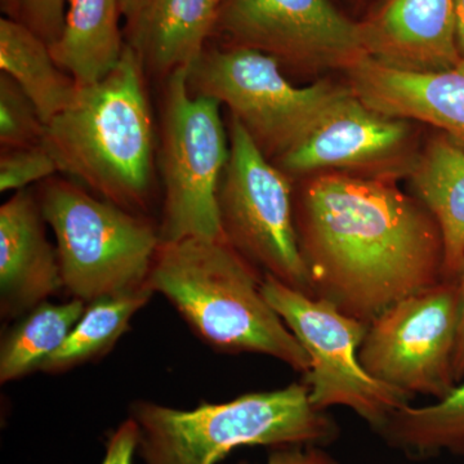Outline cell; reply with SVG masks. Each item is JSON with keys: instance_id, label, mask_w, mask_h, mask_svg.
Segmentation results:
<instances>
[{"instance_id": "1", "label": "cell", "mask_w": 464, "mask_h": 464, "mask_svg": "<svg viewBox=\"0 0 464 464\" xmlns=\"http://www.w3.org/2000/svg\"><path fill=\"white\" fill-rule=\"evenodd\" d=\"M295 219L314 297L360 322L444 280L438 222L389 181L314 177Z\"/></svg>"}, {"instance_id": "2", "label": "cell", "mask_w": 464, "mask_h": 464, "mask_svg": "<svg viewBox=\"0 0 464 464\" xmlns=\"http://www.w3.org/2000/svg\"><path fill=\"white\" fill-rule=\"evenodd\" d=\"M145 72L136 50L125 45L105 79L78 85L70 105L45 125L42 142L58 172L137 215L148 207L154 181L155 134Z\"/></svg>"}, {"instance_id": "3", "label": "cell", "mask_w": 464, "mask_h": 464, "mask_svg": "<svg viewBox=\"0 0 464 464\" xmlns=\"http://www.w3.org/2000/svg\"><path fill=\"white\" fill-rule=\"evenodd\" d=\"M262 282L258 268L226 237H188L161 241L146 286L210 346L274 357L306 375L310 356L265 298Z\"/></svg>"}, {"instance_id": "4", "label": "cell", "mask_w": 464, "mask_h": 464, "mask_svg": "<svg viewBox=\"0 0 464 464\" xmlns=\"http://www.w3.org/2000/svg\"><path fill=\"white\" fill-rule=\"evenodd\" d=\"M130 418L146 464H216L237 448H324L340 438L337 422L311 402L306 382L192 411L136 401Z\"/></svg>"}, {"instance_id": "5", "label": "cell", "mask_w": 464, "mask_h": 464, "mask_svg": "<svg viewBox=\"0 0 464 464\" xmlns=\"http://www.w3.org/2000/svg\"><path fill=\"white\" fill-rule=\"evenodd\" d=\"M39 204L72 297L90 304L146 286L161 240L145 217L65 181L47 183Z\"/></svg>"}, {"instance_id": "6", "label": "cell", "mask_w": 464, "mask_h": 464, "mask_svg": "<svg viewBox=\"0 0 464 464\" xmlns=\"http://www.w3.org/2000/svg\"><path fill=\"white\" fill-rule=\"evenodd\" d=\"M161 116V241L225 237L218 191L230 155L221 103L194 94L188 70L168 76Z\"/></svg>"}, {"instance_id": "7", "label": "cell", "mask_w": 464, "mask_h": 464, "mask_svg": "<svg viewBox=\"0 0 464 464\" xmlns=\"http://www.w3.org/2000/svg\"><path fill=\"white\" fill-rule=\"evenodd\" d=\"M194 94L224 103L268 159H282L350 91L326 82L295 87L276 58L228 47L204 51L188 70Z\"/></svg>"}, {"instance_id": "8", "label": "cell", "mask_w": 464, "mask_h": 464, "mask_svg": "<svg viewBox=\"0 0 464 464\" xmlns=\"http://www.w3.org/2000/svg\"><path fill=\"white\" fill-rule=\"evenodd\" d=\"M262 293L310 356L304 375L311 402L319 411L343 406L375 433L411 396L374 380L359 360L369 324L338 310L325 299L311 297L265 275Z\"/></svg>"}, {"instance_id": "9", "label": "cell", "mask_w": 464, "mask_h": 464, "mask_svg": "<svg viewBox=\"0 0 464 464\" xmlns=\"http://www.w3.org/2000/svg\"><path fill=\"white\" fill-rule=\"evenodd\" d=\"M228 141L230 155L218 191L226 239L265 275L314 297L285 173L271 164L232 115Z\"/></svg>"}, {"instance_id": "10", "label": "cell", "mask_w": 464, "mask_h": 464, "mask_svg": "<svg viewBox=\"0 0 464 464\" xmlns=\"http://www.w3.org/2000/svg\"><path fill=\"white\" fill-rule=\"evenodd\" d=\"M457 283L442 280L369 323L359 360L374 380L408 396L442 399L456 387Z\"/></svg>"}, {"instance_id": "11", "label": "cell", "mask_w": 464, "mask_h": 464, "mask_svg": "<svg viewBox=\"0 0 464 464\" xmlns=\"http://www.w3.org/2000/svg\"><path fill=\"white\" fill-rule=\"evenodd\" d=\"M215 30L230 47L262 52L280 65L348 70L366 56L362 24L329 0H224Z\"/></svg>"}, {"instance_id": "12", "label": "cell", "mask_w": 464, "mask_h": 464, "mask_svg": "<svg viewBox=\"0 0 464 464\" xmlns=\"http://www.w3.org/2000/svg\"><path fill=\"white\" fill-rule=\"evenodd\" d=\"M409 136L408 121L369 109L350 90L277 163L293 174L371 166L400 154Z\"/></svg>"}, {"instance_id": "13", "label": "cell", "mask_w": 464, "mask_h": 464, "mask_svg": "<svg viewBox=\"0 0 464 464\" xmlns=\"http://www.w3.org/2000/svg\"><path fill=\"white\" fill-rule=\"evenodd\" d=\"M350 90L369 109L431 124L464 150V63L440 72H406L364 56L347 70Z\"/></svg>"}, {"instance_id": "14", "label": "cell", "mask_w": 464, "mask_h": 464, "mask_svg": "<svg viewBox=\"0 0 464 464\" xmlns=\"http://www.w3.org/2000/svg\"><path fill=\"white\" fill-rule=\"evenodd\" d=\"M366 56L406 72L459 65L456 0H389L362 24Z\"/></svg>"}, {"instance_id": "15", "label": "cell", "mask_w": 464, "mask_h": 464, "mask_svg": "<svg viewBox=\"0 0 464 464\" xmlns=\"http://www.w3.org/2000/svg\"><path fill=\"white\" fill-rule=\"evenodd\" d=\"M39 200L17 191L0 207V311L29 313L63 289L57 248L45 235Z\"/></svg>"}, {"instance_id": "16", "label": "cell", "mask_w": 464, "mask_h": 464, "mask_svg": "<svg viewBox=\"0 0 464 464\" xmlns=\"http://www.w3.org/2000/svg\"><path fill=\"white\" fill-rule=\"evenodd\" d=\"M219 5L218 0H146L130 26V45L146 72L168 78L176 70H190L215 30Z\"/></svg>"}, {"instance_id": "17", "label": "cell", "mask_w": 464, "mask_h": 464, "mask_svg": "<svg viewBox=\"0 0 464 464\" xmlns=\"http://www.w3.org/2000/svg\"><path fill=\"white\" fill-rule=\"evenodd\" d=\"M60 36L50 44L54 63L76 84L99 83L118 66L125 45L119 0H67Z\"/></svg>"}, {"instance_id": "18", "label": "cell", "mask_w": 464, "mask_h": 464, "mask_svg": "<svg viewBox=\"0 0 464 464\" xmlns=\"http://www.w3.org/2000/svg\"><path fill=\"white\" fill-rule=\"evenodd\" d=\"M420 203L441 232L444 280L457 279L464 261V150L445 134L429 142L411 170Z\"/></svg>"}, {"instance_id": "19", "label": "cell", "mask_w": 464, "mask_h": 464, "mask_svg": "<svg viewBox=\"0 0 464 464\" xmlns=\"http://www.w3.org/2000/svg\"><path fill=\"white\" fill-rule=\"evenodd\" d=\"M0 70L25 92L45 125L70 105L78 88L54 63L48 43L14 18L0 20Z\"/></svg>"}, {"instance_id": "20", "label": "cell", "mask_w": 464, "mask_h": 464, "mask_svg": "<svg viewBox=\"0 0 464 464\" xmlns=\"http://www.w3.org/2000/svg\"><path fill=\"white\" fill-rule=\"evenodd\" d=\"M378 435L408 458L424 459L441 451L464 456V375L459 384L427 406L398 409Z\"/></svg>"}, {"instance_id": "21", "label": "cell", "mask_w": 464, "mask_h": 464, "mask_svg": "<svg viewBox=\"0 0 464 464\" xmlns=\"http://www.w3.org/2000/svg\"><path fill=\"white\" fill-rule=\"evenodd\" d=\"M148 286L92 301L69 337L43 364L41 372L60 374L106 355L130 329L132 317L148 304Z\"/></svg>"}, {"instance_id": "22", "label": "cell", "mask_w": 464, "mask_h": 464, "mask_svg": "<svg viewBox=\"0 0 464 464\" xmlns=\"http://www.w3.org/2000/svg\"><path fill=\"white\" fill-rule=\"evenodd\" d=\"M84 301L72 299L66 304L42 302L3 338L0 347V382L20 380L43 364L63 346L85 308Z\"/></svg>"}, {"instance_id": "23", "label": "cell", "mask_w": 464, "mask_h": 464, "mask_svg": "<svg viewBox=\"0 0 464 464\" xmlns=\"http://www.w3.org/2000/svg\"><path fill=\"white\" fill-rule=\"evenodd\" d=\"M45 124L20 85L0 72V143L5 149L41 145Z\"/></svg>"}, {"instance_id": "24", "label": "cell", "mask_w": 464, "mask_h": 464, "mask_svg": "<svg viewBox=\"0 0 464 464\" xmlns=\"http://www.w3.org/2000/svg\"><path fill=\"white\" fill-rule=\"evenodd\" d=\"M58 172L48 150L41 145L5 149L0 158V191H23L34 182L43 181Z\"/></svg>"}, {"instance_id": "25", "label": "cell", "mask_w": 464, "mask_h": 464, "mask_svg": "<svg viewBox=\"0 0 464 464\" xmlns=\"http://www.w3.org/2000/svg\"><path fill=\"white\" fill-rule=\"evenodd\" d=\"M67 0H20L18 20L48 45L63 32Z\"/></svg>"}, {"instance_id": "26", "label": "cell", "mask_w": 464, "mask_h": 464, "mask_svg": "<svg viewBox=\"0 0 464 464\" xmlns=\"http://www.w3.org/2000/svg\"><path fill=\"white\" fill-rule=\"evenodd\" d=\"M139 442V426L136 420L130 417L110 435L105 458L101 464H133Z\"/></svg>"}, {"instance_id": "27", "label": "cell", "mask_w": 464, "mask_h": 464, "mask_svg": "<svg viewBox=\"0 0 464 464\" xmlns=\"http://www.w3.org/2000/svg\"><path fill=\"white\" fill-rule=\"evenodd\" d=\"M267 464H338L322 447L275 448L268 457Z\"/></svg>"}, {"instance_id": "28", "label": "cell", "mask_w": 464, "mask_h": 464, "mask_svg": "<svg viewBox=\"0 0 464 464\" xmlns=\"http://www.w3.org/2000/svg\"><path fill=\"white\" fill-rule=\"evenodd\" d=\"M458 298H459V326H458V340L456 355H454V375L457 382L464 375V261L457 279Z\"/></svg>"}, {"instance_id": "29", "label": "cell", "mask_w": 464, "mask_h": 464, "mask_svg": "<svg viewBox=\"0 0 464 464\" xmlns=\"http://www.w3.org/2000/svg\"><path fill=\"white\" fill-rule=\"evenodd\" d=\"M119 5H121V14L127 18L130 26H132L145 7L146 0H119Z\"/></svg>"}, {"instance_id": "30", "label": "cell", "mask_w": 464, "mask_h": 464, "mask_svg": "<svg viewBox=\"0 0 464 464\" xmlns=\"http://www.w3.org/2000/svg\"><path fill=\"white\" fill-rule=\"evenodd\" d=\"M457 5V25H458V47H459L460 57L464 63V0H456Z\"/></svg>"}, {"instance_id": "31", "label": "cell", "mask_w": 464, "mask_h": 464, "mask_svg": "<svg viewBox=\"0 0 464 464\" xmlns=\"http://www.w3.org/2000/svg\"><path fill=\"white\" fill-rule=\"evenodd\" d=\"M8 11L14 12L18 14V7H20V0H5Z\"/></svg>"}, {"instance_id": "32", "label": "cell", "mask_w": 464, "mask_h": 464, "mask_svg": "<svg viewBox=\"0 0 464 464\" xmlns=\"http://www.w3.org/2000/svg\"><path fill=\"white\" fill-rule=\"evenodd\" d=\"M222 2H224V0H218L219 5H221Z\"/></svg>"}]
</instances>
